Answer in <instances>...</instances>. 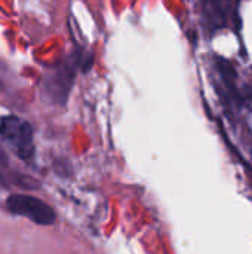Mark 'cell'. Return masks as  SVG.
<instances>
[{
	"label": "cell",
	"instance_id": "1",
	"mask_svg": "<svg viewBox=\"0 0 252 254\" xmlns=\"http://www.w3.org/2000/svg\"><path fill=\"white\" fill-rule=\"evenodd\" d=\"M92 67V57L85 55L80 51H76L65 61L56 64L53 68L48 71L43 79V94L49 101L55 104H65L74 83L76 70L82 68V71H89Z\"/></svg>",
	"mask_w": 252,
	"mask_h": 254
},
{
	"label": "cell",
	"instance_id": "2",
	"mask_svg": "<svg viewBox=\"0 0 252 254\" xmlns=\"http://www.w3.org/2000/svg\"><path fill=\"white\" fill-rule=\"evenodd\" d=\"M0 137L22 161H31L34 158L33 128L27 121L13 115L1 118Z\"/></svg>",
	"mask_w": 252,
	"mask_h": 254
},
{
	"label": "cell",
	"instance_id": "3",
	"mask_svg": "<svg viewBox=\"0 0 252 254\" xmlns=\"http://www.w3.org/2000/svg\"><path fill=\"white\" fill-rule=\"evenodd\" d=\"M6 205L10 213L27 217L31 222L42 226L53 225L56 220V214L52 210V207L31 195H10L6 201Z\"/></svg>",
	"mask_w": 252,
	"mask_h": 254
},
{
	"label": "cell",
	"instance_id": "4",
	"mask_svg": "<svg viewBox=\"0 0 252 254\" xmlns=\"http://www.w3.org/2000/svg\"><path fill=\"white\" fill-rule=\"evenodd\" d=\"M7 156H6V153L0 149V168H6L7 167Z\"/></svg>",
	"mask_w": 252,
	"mask_h": 254
},
{
	"label": "cell",
	"instance_id": "5",
	"mask_svg": "<svg viewBox=\"0 0 252 254\" xmlns=\"http://www.w3.org/2000/svg\"><path fill=\"white\" fill-rule=\"evenodd\" d=\"M250 97H251V98H252V88H251V89H250Z\"/></svg>",
	"mask_w": 252,
	"mask_h": 254
}]
</instances>
